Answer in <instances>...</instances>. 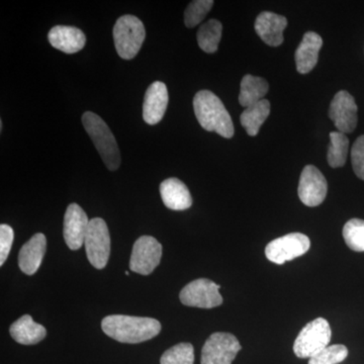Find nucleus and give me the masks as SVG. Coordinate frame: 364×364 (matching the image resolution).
<instances>
[{
    "label": "nucleus",
    "instance_id": "obj_20",
    "mask_svg": "<svg viewBox=\"0 0 364 364\" xmlns=\"http://www.w3.org/2000/svg\"><path fill=\"white\" fill-rule=\"evenodd\" d=\"M11 337L18 343L33 345L45 339L47 331L44 326L38 324L30 315H25L11 326Z\"/></svg>",
    "mask_w": 364,
    "mask_h": 364
},
{
    "label": "nucleus",
    "instance_id": "obj_4",
    "mask_svg": "<svg viewBox=\"0 0 364 364\" xmlns=\"http://www.w3.org/2000/svg\"><path fill=\"white\" fill-rule=\"evenodd\" d=\"M145 37L142 21L132 14L121 16L114 26V46L119 56L124 60L135 58L142 48Z\"/></svg>",
    "mask_w": 364,
    "mask_h": 364
},
{
    "label": "nucleus",
    "instance_id": "obj_27",
    "mask_svg": "<svg viewBox=\"0 0 364 364\" xmlns=\"http://www.w3.org/2000/svg\"><path fill=\"white\" fill-rule=\"evenodd\" d=\"M214 6L213 0H195L191 1L184 11V23L188 28L200 25Z\"/></svg>",
    "mask_w": 364,
    "mask_h": 364
},
{
    "label": "nucleus",
    "instance_id": "obj_3",
    "mask_svg": "<svg viewBox=\"0 0 364 364\" xmlns=\"http://www.w3.org/2000/svg\"><path fill=\"white\" fill-rule=\"evenodd\" d=\"M82 124L107 169L112 171L119 169L121 153L116 138L107 123L95 112H86L82 116Z\"/></svg>",
    "mask_w": 364,
    "mask_h": 364
},
{
    "label": "nucleus",
    "instance_id": "obj_26",
    "mask_svg": "<svg viewBox=\"0 0 364 364\" xmlns=\"http://www.w3.org/2000/svg\"><path fill=\"white\" fill-rule=\"evenodd\" d=\"M195 350L191 343L174 345L163 353L160 364H193Z\"/></svg>",
    "mask_w": 364,
    "mask_h": 364
},
{
    "label": "nucleus",
    "instance_id": "obj_29",
    "mask_svg": "<svg viewBox=\"0 0 364 364\" xmlns=\"http://www.w3.org/2000/svg\"><path fill=\"white\" fill-rule=\"evenodd\" d=\"M352 168L358 178L364 181V135L359 136L351 149Z\"/></svg>",
    "mask_w": 364,
    "mask_h": 364
},
{
    "label": "nucleus",
    "instance_id": "obj_21",
    "mask_svg": "<svg viewBox=\"0 0 364 364\" xmlns=\"http://www.w3.org/2000/svg\"><path fill=\"white\" fill-rule=\"evenodd\" d=\"M269 85L265 79L257 77V76H244L241 81L240 95H239V102L242 107H247L257 104L264 100L267 95Z\"/></svg>",
    "mask_w": 364,
    "mask_h": 364
},
{
    "label": "nucleus",
    "instance_id": "obj_22",
    "mask_svg": "<svg viewBox=\"0 0 364 364\" xmlns=\"http://www.w3.org/2000/svg\"><path fill=\"white\" fill-rule=\"evenodd\" d=\"M270 114V102L267 100H261L257 104L247 107L240 117L241 124L249 136H257L261 126L267 121Z\"/></svg>",
    "mask_w": 364,
    "mask_h": 364
},
{
    "label": "nucleus",
    "instance_id": "obj_31",
    "mask_svg": "<svg viewBox=\"0 0 364 364\" xmlns=\"http://www.w3.org/2000/svg\"><path fill=\"white\" fill-rule=\"evenodd\" d=\"M124 273H126V275H128V277H129V275H130V273H129L128 272H126Z\"/></svg>",
    "mask_w": 364,
    "mask_h": 364
},
{
    "label": "nucleus",
    "instance_id": "obj_1",
    "mask_svg": "<svg viewBox=\"0 0 364 364\" xmlns=\"http://www.w3.org/2000/svg\"><path fill=\"white\" fill-rule=\"evenodd\" d=\"M102 331L122 343L136 344L154 338L161 331L159 321L152 318L111 315L102 322Z\"/></svg>",
    "mask_w": 364,
    "mask_h": 364
},
{
    "label": "nucleus",
    "instance_id": "obj_23",
    "mask_svg": "<svg viewBox=\"0 0 364 364\" xmlns=\"http://www.w3.org/2000/svg\"><path fill=\"white\" fill-rule=\"evenodd\" d=\"M222 33L223 26L219 21L210 20L203 23L196 35L200 49L210 54L217 52L222 39Z\"/></svg>",
    "mask_w": 364,
    "mask_h": 364
},
{
    "label": "nucleus",
    "instance_id": "obj_13",
    "mask_svg": "<svg viewBox=\"0 0 364 364\" xmlns=\"http://www.w3.org/2000/svg\"><path fill=\"white\" fill-rule=\"evenodd\" d=\"M87 215L77 203H71L64 215L63 236L71 250H78L85 244L88 225Z\"/></svg>",
    "mask_w": 364,
    "mask_h": 364
},
{
    "label": "nucleus",
    "instance_id": "obj_8",
    "mask_svg": "<svg viewBox=\"0 0 364 364\" xmlns=\"http://www.w3.org/2000/svg\"><path fill=\"white\" fill-rule=\"evenodd\" d=\"M311 247L309 237L301 233H291L279 237L267 244L265 255L275 264H284L308 252Z\"/></svg>",
    "mask_w": 364,
    "mask_h": 364
},
{
    "label": "nucleus",
    "instance_id": "obj_24",
    "mask_svg": "<svg viewBox=\"0 0 364 364\" xmlns=\"http://www.w3.org/2000/svg\"><path fill=\"white\" fill-rule=\"evenodd\" d=\"M349 139L341 132H332L330 134V146L328 149L327 160L332 168L344 166L348 155Z\"/></svg>",
    "mask_w": 364,
    "mask_h": 364
},
{
    "label": "nucleus",
    "instance_id": "obj_25",
    "mask_svg": "<svg viewBox=\"0 0 364 364\" xmlns=\"http://www.w3.org/2000/svg\"><path fill=\"white\" fill-rule=\"evenodd\" d=\"M343 238L351 250L355 252L364 251V221L360 219H351L343 228Z\"/></svg>",
    "mask_w": 364,
    "mask_h": 364
},
{
    "label": "nucleus",
    "instance_id": "obj_12",
    "mask_svg": "<svg viewBox=\"0 0 364 364\" xmlns=\"http://www.w3.org/2000/svg\"><path fill=\"white\" fill-rule=\"evenodd\" d=\"M329 117L337 131L352 133L358 126V105L350 93L341 90L335 95L329 107Z\"/></svg>",
    "mask_w": 364,
    "mask_h": 364
},
{
    "label": "nucleus",
    "instance_id": "obj_14",
    "mask_svg": "<svg viewBox=\"0 0 364 364\" xmlns=\"http://www.w3.org/2000/svg\"><path fill=\"white\" fill-rule=\"evenodd\" d=\"M168 90L161 81H156L148 87L144 97L143 119L148 124L154 126L161 122L167 105H168Z\"/></svg>",
    "mask_w": 364,
    "mask_h": 364
},
{
    "label": "nucleus",
    "instance_id": "obj_2",
    "mask_svg": "<svg viewBox=\"0 0 364 364\" xmlns=\"http://www.w3.org/2000/svg\"><path fill=\"white\" fill-rule=\"evenodd\" d=\"M193 109L196 119L208 132H215L224 138L234 136V124L229 112L215 93L200 90L193 98Z\"/></svg>",
    "mask_w": 364,
    "mask_h": 364
},
{
    "label": "nucleus",
    "instance_id": "obj_30",
    "mask_svg": "<svg viewBox=\"0 0 364 364\" xmlns=\"http://www.w3.org/2000/svg\"><path fill=\"white\" fill-rule=\"evenodd\" d=\"M14 237L13 228L6 224H2L0 226V265L1 267L6 262L9 252H11Z\"/></svg>",
    "mask_w": 364,
    "mask_h": 364
},
{
    "label": "nucleus",
    "instance_id": "obj_5",
    "mask_svg": "<svg viewBox=\"0 0 364 364\" xmlns=\"http://www.w3.org/2000/svg\"><path fill=\"white\" fill-rule=\"evenodd\" d=\"M332 331L324 318L311 321L301 330L294 344V352L299 358H312L329 346Z\"/></svg>",
    "mask_w": 364,
    "mask_h": 364
},
{
    "label": "nucleus",
    "instance_id": "obj_9",
    "mask_svg": "<svg viewBox=\"0 0 364 364\" xmlns=\"http://www.w3.org/2000/svg\"><path fill=\"white\" fill-rule=\"evenodd\" d=\"M221 286L213 280L200 279L193 280L181 289L179 299L184 306L200 309H213L222 305L220 294Z\"/></svg>",
    "mask_w": 364,
    "mask_h": 364
},
{
    "label": "nucleus",
    "instance_id": "obj_28",
    "mask_svg": "<svg viewBox=\"0 0 364 364\" xmlns=\"http://www.w3.org/2000/svg\"><path fill=\"white\" fill-rule=\"evenodd\" d=\"M348 356V349L345 345L335 344L326 347L317 355L310 358L309 364H338Z\"/></svg>",
    "mask_w": 364,
    "mask_h": 364
},
{
    "label": "nucleus",
    "instance_id": "obj_17",
    "mask_svg": "<svg viewBox=\"0 0 364 364\" xmlns=\"http://www.w3.org/2000/svg\"><path fill=\"white\" fill-rule=\"evenodd\" d=\"M47 239L44 234L33 235L25 245L21 247L18 255V267L21 272L28 275L38 272L46 253Z\"/></svg>",
    "mask_w": 364,
    "mask_h": 364
},
{
    "label": "nucleus",
    "instance_id": "obj_10",
    "mask_svg": "<svg viewBox=\"0 0 364 364\" xmlns=\"http://www.w3.org/2000/svg\"><path fill=\"white\" fill-rule=\"evenodd\" d=\"M162 245L151 236H142L135 242L132 251L130 269L142 275H149L159 265Z\"/></svg>",
    "mask_w": 364,
    "mask_h": 364
},
{
    "label": "nucleus",
    "instance_id": "obj_15",
    "mask_svg": "<svg viewBox=\"0 0 364 364\" xmlns=\"http://www.w3.org/2000/svg\"><path fill=\"white\" fill-rule=\"evenodd\" d=\"M287 26L286 16L270 11H263L256 18L255 32L265 44L279 47L284 43V31Z\"/></svg>",
    "mask_w": 364,
    "mask_h": 364
},
{
    "label": "nucleus",
    "instance_id": "obj_19",
    "mask_svg": "<svg viewBox=\"0 0 364 364\" xmlns=\"http://www.w3.org/2000/svg\"><path fill=\"white\" fill-rule=\"evenodd\" d=\"M160 196L165 207L170 210H188L193 205L188 186L176 177L166 179L160 184Z\"/></svg>",
    "mask_w": 364,
    "mask_h": 364
},
{
    "label": "nucleus",
    "instance_id": "obj_7",
    "mask_svg": "<svg viewBox=\"0 0 364 364\" xmlns=\"http://www.w3.org/2000/svg\"><path fill=\"white\" fill-rule=\"evenodd\" d=\"M241 350L240 342L230 333L217 332L208 337L202 350V364H232Z\"/></svg>",
    "mask_w": 364,
    "mask_h": 364
},
{
    "label": "nucleus",
    "instance_id": "obj_18",
    "mask_svg": "<svg viewBox=\"0 0 364 364\" xmlns=\"http://www.w3.org/2000/svg\"><path fill=\"white\" fill-rule=\"evenodd\" d=\"M322 46V38L317 33L308 32L304 35L296 51V70L299 73L306 74L315 68Z\"/></svg>",
    "mask_w": 364,
    "mask_h": 364
},
{
    "label": "nucleus",
    "instance_id": "obj_11",
    "mask_svg": "<svg viewBox=\"0 0 364 364\" xmlns=\"http://www.w3.org/2000/svg\"><path fill=\"white\" fill-rule=\"evenodd\" d=\"M327 191V181L322 172L314 165H306L299 177L298 193L301 203L306 207H318L324 202Z\"/></svg>",
    "mask_w": 364,
    "mask_h": 364
},
{
    "label": "nucleus",
    "instance_id": "obj_6",
    "mask_svg": "<svg viewBox=\"0 0 364 364\" xmlns=\"http://www.w3.org/2000/svg\"><path fill=\"white\" fill-rule=\"evenodd\" d=\"M85 244L90 264L97 269L107 267L111 254V236L104 219L95 218L90 220Z\"/></svg>",
    "mask_w": 364,
    "mask_h": 364
},
{
    "label": "nucleus",
    "instance_id": "obj_16",
    "mask_svg": "<svg viewBox=\"0 0 364 364\" xmlns=\"http://www.w3.org/2000/svg\"><path fill=\"white\" fill-rule=\"evenodd\" d=\"M48 40L55 49L74 54L81 51L86 44L85 33L78 28L68 26H56L48 33Z\"/></svg>",
    "mask_w": 364,
    "mask_h": 364
}]
</instances>
